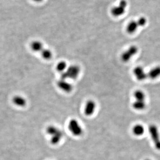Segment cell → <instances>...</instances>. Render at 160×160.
Returning <instances> with one entry per match:
<instances>
[{
	"instance_id": "18",
	"label": "cell",
	"mask_w": 160,
	"mask_h": 160,
	"mask_svg": "<svg viewBox=\"0 0 160 160\" xmlns=\"http://www.w3.org/2000/svg\"><path fill=\"white\" fill-rule=\"evenodd\" d=\"M41 55L42 58L46 60H49L52 58V52L48 49L44 48L41 52Z\"/></svg>"
},
{
	"instance_id": "6",
	"label": "cell",
	"mask_w": 160,
	"mask_h": 160,
	"mask_svg": "<svg viewBox=\"0 0 160 160\" xmlns=\"http://www.w3.org/2000/svg\"><path fill=\"white\" fill-rule=\"evenodd\" d=\"M128 3L126 0H121L118 5L112 9L111 13L115 17H118L123 15L126 11Z\"/></svg>"
},
{
	"instance_id": "16",
	"label": "cell",
	"mask_w": 160,
	"mask_h": 160,
	"mask_svg": "<svg viewBox=\"0 0 160 160\" xmlns=\"http://www.w3.org/2000/svg\"><path fill=\"white\" fill-rule=\"evenodd\" d=\"M134 97L135 100L146 101V94L142 90H137L135 91L134 93Z\"/></svg>"
},
{
	"instance_id": "1",
	"label": "cell",
	"mask_w": 160,
	"mask_h": 160,
	"mask_svg": "<svg viewBox=\"0 0 160 160\" xmlns=\"http://www.w3.org/2000/svg\"><path fill=\"white\" fill-rule=\"evenodd\" d=\"M46 132L50 137L51 144L53 145L58 144L61 142L64 135L63 131L55 125H50L47 126Z\"/></svg>"
},
{
	"instance_id": "20",
	"label": "cell",
	"mask_w": 160,
	"mask_h": 160,
	"mask_svg": "<svg viewBox=\"0 0 160 160\" xmlns=\"http://www.w3.org/2000/svg\"><path fill=\"white\" fill-rule=\"evenodd\" d=\"M150 160V159H146V160Z\"/></svg>"
},
{
	"instance_id": "14",
	"label": "cell",
	"mask_w": 160,
	"mask_h": 160,
	"mask_svg": "<svg viewBox=\"0 0 160 160\" xmlns=\"http://www.w3.org/2000/svg\"><path fill=\"white\" fill-rule=\"evenodd\" d=\"M132 131L135 136H141L145 133V128L141 124H136L133 127Z\"/></svg>"
},
{
	"instance_id": "5",
	"label": "cell",
	"mask_w": 160,
	"mask_h": 160,
	"mask_svg": "<svg viewBox=\"0 0 160 160\" xmlns=\"http://www.w3.org/2000/svg\"><path fill=\"white\" fill-rule=\"evenodd\" d=\"M149 132L156 149L160 150V136L157 126L151 124L149 127Z\"/></svg>"
},
{
	"instance_id": "19",
	"label": "cell",
	"mask_w": 160,
	"mask_h": 160,
	"mask_svg": "<svg viewBox=\"0 0 160 160\" xmlns=\"http://www.w3.org/2000/svg\"><path fill=\"white\" fill-rule=\"evenodd\" d=\"M33 1L36 2H41L43 0H33Z\"/></svg>"
},
{
	"instance_id": "4",
	"label": "cell",
	"mask_w": 160,
	"mask_h": 160,
	"mask_svg": "<svg viewBox=\"0 0 160 160\" xmlns=\"http://www.w3.org/2000/svg\"><path fill=\"white\" fill-rule=\"evenodd\" d=\"M138 48L135 45H132L123 52L121 55V60L123 62L127 63L130 61L138 52Z\"/></svg>"
},
{
	"instance_id": "2",
	"label": "cell",
	"mask_w": 160,
	"mask_h": 160,
	"mask_svg": "<svg viewBox=\"0 0 160 160\" xmlns=\"http://www.w3.org/2000/svg\"><path fill=\"white\" fill-rule=\"evenodd\" d=\"M81 72V68L77 65H73L68 66L66 70L61 74L60 78L62 79L75 80L78 77Z\"/></svg>"
},
{
	"instance_id": "11",
	"label": "cell",
	"mask_w": 160,
	"mask_h": 160,
	"mask_svg": "<svg viewBox=\"0 0 160 160\" xmlns=\"http://www.w3.org/2000/svg\"><path fill=\"white\" fill-rule=\"evenodd\" d=\"M140 27L137 20H133L128 23L126 26V30L127 33L130 34H134Z\"/></svg>"
},
{
	"instance_id": "17",
	"label": "cell",
	"mask_w": 160,
	"mask_h": 160,
	"mask_svg": "<svg viewBox=\"0 0 160 160\" xmlns=\"http://www.w3.org/2000/svg\"><path fill=\"white\" fill-rule=\"evenodd\" d=\"M68 67L67 63L65 61H60L56 65V70L59 72L62 73L66 70Z\"/></svg>"
},
{
	"instance_id": "13",
	"label": "cell",
	"mask_w": 160,
	"mask_h": 160,
	"mask_svg": "<svg viewBox=\"0 0 160 160\" xmlns=\"http://www.w3.org/2000/svg\"><path fill=\"white\" fill-rule=\"evenodd\" d=\"M31 50L35 52H41L44 49V45L42 42L38 40L32 41L30 44Z\"/></svg>"
},
{
	"instance_id": "10",
	"label": "cell",
	"mask_w": 160,
	"mask_h": 160,
	"mask_svg": "<svg viewBox=\"0 0 160 160\" xmlns=\"http://www.w3.org/2000/svg\"><path fill=\"white\" fill-rule=\"evenodd\" d=\"M148 78L151 80H155L160 77V65L154 66L147 73Z\"/></svg>"
},
{
	"instance_id": "7",
	"label": "cell",
	"mask_w": 160,
	"mask_h": 160,
	"mask_svg": "<svg viewBox=\"0 0 160 160\" xmlns=\"http://www.w3.org/2000/svg\"><path fill=\"white\" fill-rule=\"evenodd\" d=\"M133 73L136 78L138 81H143L148 78L147 73L142 66H137L133 70Z\"/></svg>"
},
{
	"instance_id": "9",
	"label": "cell",
	"mask_w": 160,
	"mask_h": 160,
	"mask_svg": "<svg viewBox=\"0 0 160 160\" xmlns=\"http://www.w3.org/2000/svg\"><path fill=\"white\" fill-rule=\"evenodd\" d=\"M57 85L60 90L66 92H70L73 90L72 85L66 80L60 79L57 82Z\"/></svg>"
},
{
	"instance_id": "8",
	"label": "cell",
	"mask_w": 160,
	"mask_h": 160,
	"mask_svg": "<svg viewBox=\"0 0 160 160\" xmlns=\"http://www.w3.org/2000/svg\"><path fill=\"white\" fill-rule=\"evenodd\" d=\"M97 108V104L92 100H88L84 107V114L86 116H91L95 113Z\"/></svg>"
},
{
	"instance_id": "3",
	"label": "cell",
	"mask_w": 160,
	"mask_h": 160,
	"mask_svg": "<svg viewBox=\"0 0 160 160\" xmlns=\"http://www.w3.org/2000/svg\"><path fill=\"white\" fill-rule=\"evenodd\" d=\"M68 129L75 137H80L84 133V129L81 123L76 119H72L68 123Z\"/></svg>"
},
{
	"instance_id": "12",
	"label": "cell",
	"mask_w": 160,
	"mask_h": 160,
	"mask_svg": "<svg viewBox=\"0 0 160 160\" xmlns=\"http://www.w3.org/2000/svg\"><path fill=\"white\" fill-rule=\"evenodd\" d=\"M13 103L18 107H23L26 105L27 101L25 97L21 95H16L12 99Z\"/></svg>"
},
{
	"instance_id": "15",
	"label": "cell",
	"mask_w": 160,
	"mask_h": 160,
	"mask_svg": "<svg viewBox=\"0 0 160 160\" xmlns=\"http://www.w3.org/2000/svg\"><path fill=\"white\" fill-rule=\"evenodd\" d=\"M146 101H141V100H135L132 104V106L134 110H143L146 108Z\"/></svg>"
}]
</instances>
